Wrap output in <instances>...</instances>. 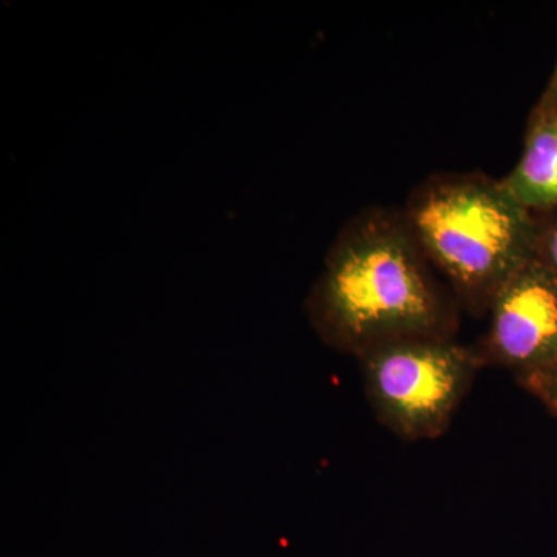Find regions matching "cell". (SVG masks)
Returning a JSON list of instances; mask_svg holds the SVG:
<instances>
[{"mask_svg":"<svg viewBox=\"0 0 557 557\" xmlns=\"http://www.w3.org/2000/svg\"><path fill=\"white\" fill-rule=\"evenodd\" d=\"M306 309L322 341L358 358L391 341L449 336L448 309L417 245L386 219H359L341 233Z\"/></svg>","mask_w":557,"mask_h":557,"instance_id":"cell-1","label":"cell"},{"mask_svg":"<svg viewBox=\"0 0 557 557\" xmlns=\"http://www.w3.org/2000/svg\"><path fill=\"white\" fill-rule=\"evenodd\" d=\"M413 234L475 307L536 258L537 219L505 188L479 175L435 180L410 209Z\"/></svg>","mask_w":557,"mask_h":557,"instance_id":"cell-2","label":"cell"},{"mask_svg":"<svg viewBox=\"0 0 557 557\" xmlns=\"http://www.w3.org/2000/svg\"><path fill=\"white\" fill-rule=\"evenodd\" d=\"M358 359L373 412L405 442L442 437L483 368L475 351L449 336L391 341Z\"/></svg>","mask_w":557,"mask_h":557,"instance_id":"cell-3","label":"cell"},{"mask_svg":"<svg viewBox=\"0 0 557 557\" xmlns=\"http://www.w3.org/2000/svg\"><path fill=\"white\" fill-rule=\"evenodd\" d=\"M491 325L482 350L483 366L518 376L557 362V278L534 258L497 289L490 304Z\"/></svg>","mask_w":557,"mask_h":557,"instance_id":"cell-4","label":"cell"},{"mask_svg":"<svg viewBox=\"0 0 557 557\" xmlns=\"http://www.w3.org/2000/svg\"><path fill=\"white\" fill-rule=\"evenodd\" d=\"M502 183L533 214L557 211V119L531 116L522 159Z\"/></svg>","mask_w":557,"mask_h":557,"instance_id":"cell-5","label":"cell"},{"mask_svg":"<svg viewBox=\"0 0 557 557\" xmlns=\"http://www.w3.org/2000/svg\"><path fill=\"white\" fill-rule=\"evenodd\" d=\"M516 380L528 394L537 398L548 412L557 418V362L547 369L518 376Z\"/></svg>","mask_w":557,"mask_h":557,"instance_id":"cell-6","label":"cell"},{"mask_svg":"<svg viewBox=\"0 0 557 557\" xmlns=\"http://www.w3.org/2000/svg\"><path fill=\"white\" fill-rule=\"evenodd\" d=\"M536 256L557 278V211L545 212L537 219Z\"/></svg>","mask_w":557,"mask_h":557,"instance_id":"cell-7","label":"cell"},{"mask_svg":"<svg viewBox=\"0 0 557 557\" xmlns=\"http://www.w3.org/2000/svg\"><path fill=\"white\" fill-rule=\"evenodd\" d=\"M533 116H537V119H557V64Z\"/></svg>","mask_w":557,"mask_h":557,"instance_id":"cell-8","label":"cell"}]
</instances>
